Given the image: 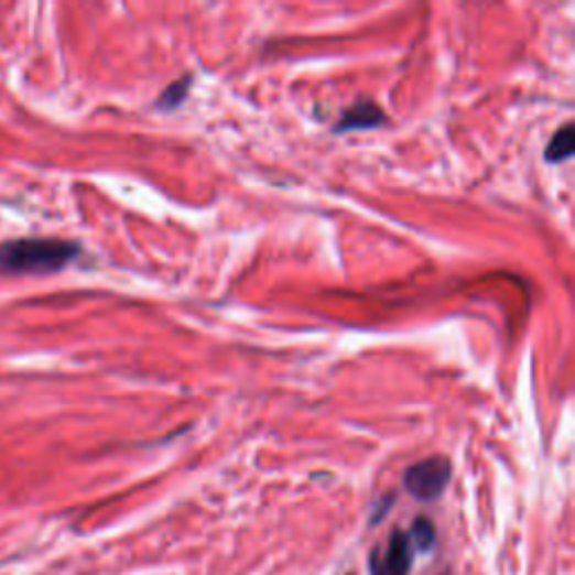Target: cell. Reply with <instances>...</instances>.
<instances>
[{
    "mask_svg": "<svg viewBox=\"0 0 575 575\" xmlns=\"http://www.w3.org/2000/svg\"><path fill=\"white\" fill-rule=\"evenodd\" d=\"M82 254L79 243L64 239H17L0 246V270L10 274H54Z\"/></svg>",
    "mask_w": 575,
    "mask_h": 575,
    "instance_id": "6da1fadb",
    "label": "cell"
},
{
    "mask_svg": "<svg viewBox=\"0 0 575 575\" xmlns=\"http://www.w3.org/2000/svg\"><path fill=\"white\" fill-rule=\"evenodd\" d=\"M452 479V464L445 456H430L405 473V488L419 501L438 499Z\"/></svg>",
    "mask_w": 575,
    "mask_h": 575,
    "instance_id": "7a4b0ae2",
    "label": "cell"
},
{
    "mask_svg": "<svg viewBox=\"0 0 575 575\" xmlns=\"http://www.w3.org/2000/svg\"><path fill=\"white\" fill-rule=\"evenodd\" d=\"M387 122V115L378 104L371 99H360L347 112L341 115V120L335 127V133H349V131H367L382 127Z\"/></svg>",
    "mask_w": 575,
    "mask_h": 575,
    "instance_id": "3957f363",
    "label": "cell"
},
{
    "mask_svg": "<svg viewBox=\"0 0 575 575\" xmlns=\"http://www.w3.org/2000/svg\"><path fill=\"white\" fill-rule=\"evenodd\" d=\"M573 135H575L573 124H564V127L551 138L544 158H546L549 162H564V160H568V158L573 155V149H575V138H573Z\"/></svg>",
    "mask_w": 575,
    "mask_h": 575,
    "instance_id": "277c9868",
    "label": "cell"
},
{
    "mask_svg": "<svg viewBox=\"0 0 575 575\" xmlns=\"http://www.w3.org/2000/svg\"><path fill=\"white\" fill-rule=\"evenodd\" d=\"M192 82H194V77H192V75H185L183 79H178V82H174L171 86H166V90H162V95L158 97L155 106H158V108H164V110L178 108V106L187 99Z\"/></svg>",
    "mask_w": 575,
    "mask_h": 575,
    "instance_id": "5b68a950",
    "label": "cell"
},
{
    "mask_svg": "<svg viewBox=\"0 0 575 575\" xmlns=\"http://www.w3.org/2000/svg\"><path fill=\"white\" fill-rule=\"evenodd\" d=\"M410 542H412V546L416 544L419 551H423V553H427L430 549H434V544H436V531H434L432 522L425 520V517H419V520L414 522Z\"/></svg>",
    "mask_w": 575,
    "mask_h": 575,
    "instance_id": "8992f818",
    "label": "cell"
},
{
    "mask_svg": "<svg viewBox=\"0 0 575 575\" xmlns=\"http://www.w3.org/2000/svg\"><path fill=\"white\" fill-rule=\"evenodd\" d=\"M369 568H371V575H382V573H380L376 566H371V564H369Z\"/></svg>",
    "mask_w": 575,
    "mask_h": 575,
    "instance_id": "52a82bcc",
    "label": "cell"
}]
</instances>
